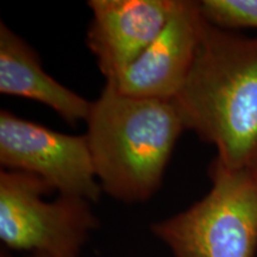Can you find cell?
I'll list each match as a JSON object with an SVG mask.
<instances>
[{"label": "cell", "instance_id": "1", "mask_svg": "<svg viewBox=\"0 0 257 257\" xmlns=\"http://www.w3.org/2000/svg\"><path fill=\"white\" fill-rule=\"evenodd\" d=\"M186 130L227 168L257 167V37L205 19L194 61L172 100Z\"/></svg>", "mask_w": 257, "mask_h": 257}, {"label": "cell", "instance_id": "2", "mask_svg": "<svg viewBox=\"0 0 257 257\" xmlns=\"http://www.w3.org/2000/svg\"><path fill=\"white\" fill-rule=\"evenodd\" d=\"M93 167L102 192L127 204L160 188L180 135L186 130L174 102L121 94L106 82L87 117Z\"/></svg>", "mask_w": 257, "mask_h": 257}, {"label": "cell", "instance_id": "3", "mask_svg": "<svg viewBox=\"0 0 257 257\" xmlns=\"http://www.w3.org/2000/svg\"><path fill=\"white\" fill-rule=\"evenodd\" d=\"M201 200L152 225L174 257H255L257 167L227 168L214 159Z\"/></svg>", "mask_w": 257, "mask_h": 257}, {"label": "cell", "instance_id": "4", "mask_svg": "<svg viewBox=\"0 0 257 257\" xmlns=\"http://www.w3.org/2000/svg\"><path fill=\"white\" fill-rule=\"evenodd\" d=\"M53 188L38 176L3 169L0 173V239L9 248L49 257H79L98 226L91 202L60 195L46 201Z\"/></svg>", "mask_w": 257, "mask_h": 257}, {"label": "cell", "instance_id": "5", "mask_svg": "<svg viewBox=\"0 0 257 257\" xmlns=\"http://www.w3.org/2000/svg\"><path fill=\"white\" fill-rule=\"evenodd\" d=\"M0 163L5 170L38 176L60 195L89 202L101 197L86 135L59 133L2 110Z\"/></svg>", "mask_w": 257, "mask_h": 257}, {"label": "cell", "instance_id": "6", "mask_svg": "<svg viewBox=\"0 0 257 257\" xmlns=\"http://www.w3.org/2000/svg\"><path fill=\"white\" fill-rule=\"evenodd\" d=\"M204 21L199 2L176 0L159 36L128 68L106 82L124 95L173 100L191 70Z\"/></svg>", "mask_w": 257, "mask_h": 257}, {"label": "cell", "instance_id": "7", "mask_svg": "<svg viewBox=\"0 0 257 257\" xmlns=\"http://www.w3.org/2000/svg\"><path fill=\"white\" fill-rule=\"evenodd\" d=\"M176 0H91L87 46L106 80L133 64L166 27Z\"/></svg>", "mask_w": 257, "mask_h": 257}, {"label": "cell", "instance_id": "8", "mask_svg": "<svg viewBox=\"0 0 257 257\" xmlns=\"http://www.w3.org/2000/svg\"><path fill=\"white\" fill-rule=\"evenodd\" d=\"M0 93L49 106L69 124L87 120L92 106L51 78L35 50L4 23L0 25Z\"/></svg>", "mask_w": 257, "mask_h": 257}, {"label": "cell", "instance_id": "9", "mask_svg": "<svg viewBox=\"0 0 257 257\" xmlns=\"http://www.w3.org/2000/svg\"><path fill=\"white\" fill-rule=\"evenodd\" d=\"M199 6L208 23L220 29H257V0H202Z\"/></svg>", "mask_w": 257, "mask_h": 257}, {"label": "cell", "instance_id": "10", "mask_svg": "<svg viewBox=\"0 0 257 257\" xmlns=\"http://www.w3.org/2000/svg\"><path fill=\"white\" fill-rule=\"evenodd\" d=\"M30 257H49V256L43 255V253H32Z\"/></svg>", "mask_w": 257, "mask_h": 257}]
</instances>
